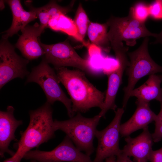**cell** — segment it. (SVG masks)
Instances as JSON below:
<instances>
[{"instance_id":"obj_1","label":"cell","mask_w":162,"mask_h":162,"mask_svg":"<svg viewBox=\"0 0 162 162\" xmlns=\"http://www.w3.org/2000/svg\"><path fill=\"white\" fill-rule=\"evenodd\" d=\"M60 82L69 94L73 112L85 113L91 108L104 106L106 92L98 90L87 79L85 72L63 67L56 69Z\"/></svg>"},{"instance_id":"obj_2","label":"cell","mask_w":162,"mask_h":162,"mask_svg":"<svg viewBox=\"0 0 162 162\" xmlns=\"http://www.w3.org/2000/svg\"><path fill=\"white\" fill-rule=\"evenodd\" d=\"M51 105L46 102L38 109L29 111V123L26 130L20 132V139L15 144L16 153L24 157L27 152L55 136Z\"/></svg>"},{"instance_id":"obj_3","label":"cell","mask_w":162,"mask_h":162,"mask_svg":"<svg viewBox=\"0 0 162 162\" xmlns=\"http://www.w3.org/2000/svg\"><path fill=\"white\" fill-rule=\"evenodd\" d=\"M101 118L99 114L91 118H86L78 112L67 120H54V129L55 131L60 130L64 132L78 149L90 156L94 152L93 140Z\"/></svg>"},{"instance_id":"obj_4","label":"cell","mask_w":162,"mask_h":162,"mask_svg":"<svg viewBox=\"0 0 162 162\" xmlns=\"http://www.w3.org/2000/svg\"><path fill=\"white\" fill-rule=\"evenodd\" d=\"M106 22L110 28L108 36L113 50L124 47L123 41L127 46H133L138 39L149 36L156 38L157 34L150 32L145 22L136 19L130 10L127 16L120 17L112 15Z\"/></svg>"},{"instance_id":"obj_5","label":"cell","mask_w":162,"mask_h":162,"mask_svg":"<svg viewBox=\"0 0 162 162\" xmlns=\"http://www.w3.org/2000/svg\"><path fill=\"white\" fill-rule=\"evenodd\" d=\"M149 40L148 37L144 38L139 47L133 51L128 52L130 61L126 69L128 83L123 88L124 95L122 107L124 109L130 97L131 92L140 79L147 75L162 73V66L156 63L149 54L148 49Z\"/></svg>"},{"instance_id":"obj_6","label":"cell","mask_w":162,"mask_h":162,"mask_svg":"<svg viewBox=\"0 0 162 162\" xmlns=\"http://www.w3.org/2000/svg\"><path fill=\"white\" fill-rule=\"evenodd\" d=\"M44 58L39 65L34 67L27 76L26 83L35 82L41 87L46 96L47 103L53 104L56 101L62 102L65 106L70 118L75 113L72 109L71 100L63 92L54 69Z\"/></svg>"},{"instance_id":"obj_7","label":"cell","mask_w":162,"mask_h":162,"mask_svg":"<svg viewBox=\"0 0 162 162\" xmlns=\"http://www.w3.org/2000/svg\"><path fill=\"white\" fill-rule=\"evenodd\" d=\"M39 43L44 52V58L52 64L55 69L66 67H71L85 72L92 73V65L88 59L81 57L70 44L68 40L58 43L46 44Z\"/></svg>"},{"instance_id":"obj_8","label":"cell","mask_w":162,"mask_h":162,"mask_svg":"<svg viewBox=\"0 0 162 162\" xmlns=\"http://www.w3.org/2000/svg\"><path fill=\"white\" fill-rule=\"evenodd\" d=\"M15 46L8 39L2 38L0 43V88L13 79H23L29 74L27 69L29 60L18 55Z\"/></svg>"},{"instance_id":"obj_9","label":"cell","mask_w":162,"mask_h":162,"mask_svg":"<svg viewBox=\"0 0 162 162\" xmlns=\"http://www.w3.org/2000/svg\"><path fill=\"white\" fill-rule=\"evenodd\" d=\"M73 143L66 135L62 142L52 151L30 150L26 153L23 158L38 162H94Z\"/></svg>"},{"instance_id":"obj_10","label":"cell","mask_w":162,"mask_h":162,"mask_svg":"<svg viewBox=\"0 0 162 162\" xmlns=\"http://www.w3.org/2000/svg\"><path fill=\"white\" fill-rule=\"evenodd\" d=\"M124 112L123 108H118L110 124L101 130H97L95 136L98 140V145L94 162H103L107 158L117 156L122 153L119 142L121 121Z\"/></svg>"},{"instance_id":"obj_11","label":"cell","mask_w":162,"mask_h":162,"mask_svg":"<svg viewBox=\"0 0 162 162\" xmlns=\"http://www.w3.org/2000/svg\"><path fill=\"white\" fill-rule=\"evenodd\" d=\"M126 144L122 150V153L132 157L135 162H147L153 150V141L148 126L143 129L142 132L138 136L133 138L129 136L125 139Z\"/></svg>"},{"instance_id":"obj_12","label":"cell","mask_w":162,"mask_h":162,"mask_svg":"<svg viewBox=\"0 0 162 162\" xmlns=\"http://www.w3.org/2000/svg\"><path fill=\"white\" fill-rule=\"evenodd\" d=\"M39 26L37 23L26 26L21 30L22 34L15 45L29 61L36 59L45 54L39 41L38 38L41 34Z\"/></svg>"},{"instance_id":"obj_13","label":"cell","mask_w":162,"mask_h":162,"mask_svg":"<svg viewBox=\"0 0 162 162\" xmlns=\"http://www.w3.org/2000/svg\"><path fill=\"white\" fill-rule=\"evenodd\" d=\"M14 109L8 106L6 111H0V156L4 158V154L7 153L11 156L15 154L9 149L10 142L16 141L15 132L16 128L22 124L21 120H16L14 113Z\"/></svg>"},{"instance_id":"obj_14","label":"cell","mask_w":162,"mask_h":162,"mask_svg":"<svg viewBox=\"0 0 162 162\" xmlns=\"http://www.w3.org/2000/svg\"><path fill=\"white\" fill-rule=\"evenodd\" d=\"M117 68L107 75V88L106 92L103 109L99 114L104 117L110 110L115 111L117 108L115 100L119 88L122 83V77L124 70L128 66V60H116Z\"/></svg>"},{"instance_id":"obj_15","label":"cell","mask_w":162,"mask_h":162,"mask_svg":"<svg viewBox=\"0 0 162 162\" xmlns=\"http://www.w3.org/2000/svg\"><path fill=\"white\" fill-rule=\"evenodd\" d=\"M135 103L136 108L134 114L128 121L120 125L122 136L126 137L138 130L143 129L154 121L156 115L150 109L149 103L137 100Z\"/></svg>"},{"instance_id":"obj_16","label":"cell","mask_w":162,"mask_h":162,"mask_svg":"<svg viewBox=\"0 0 162 162\" xmlns=\"http://www.w3.org/2000/svg\"><path fill=\"white\" fill-rule=\"evenodd\" d=\"M162 82L160 75H150L143 84L132 91L130 97H135L137 98L136 100L146 103L153 100L161 102L162 88L160 84Z\"/></svg>"},{"instance_id":"obj_17","label":"cell","mask_w":162,"mask_h":162,"mask_svg":"<svg viewBox=\"0 0 162 162\" xmlns=\"http://www.w3.org/2000/svg\"><path fill=\"white\" fill-rule=\"evenodd\" d=\"M108 27L106 22L99 23L90 22L87 31L88 37L92 44L107 52H109L111 48L108 36Z\"/></svg>"},{"instance_id":"obj_18","label":"cell","mask_w":162,"mask_h":162,"mask_svg":"<svg viewBox=\"0 0 162 162\" xmlns=\"http://www.w3.org/2000/svg\"><path fill=\"white\" fill-rule=\"evenodd\" d=\"M48 27L54 31L64 33L85 44L78 34L73 20L66 14H60L52 18L49 21Z\"/></svg>"},{"instance_id":"obj_19","label":"cell","mask_w":162,"mask_h":162,"mask_svg":"<svg viewBox=\"0 0 162 162\" xmlns=\"http://www.w3.org/2000/svg\"><path fill=\"white\" fill-rule=\"evenodd\" d=\"M4 2L9 6L11 10L13 20L10 28L2 33V38L8 39L21 30V15L24 10L19 0H8Z\"/></svg>"},{"instance_id":"obj_20","label":"cell","mask_w":162,"mask_h":162,"mask_svg":"<svg viewBox=\"0 0 162 162\" xmlns=\"http://www.w3.org/2000/svg\"><path fill=\"white\" fill-rule=\"evenodd\" d=\"M73 21L80 37L84 42L85 45L86 46L88 43L85 42L84 38L87 33L90 21L86 13L80 3L79 4Z\"/></svg>"},{"instance_id":"obj_21","label":"cell","mask_w":162,"mask_h":162,"mask_svg":"<svg viewBox=\"0 0 162 162\" xmlns=\"http://www.w3.org/2000/svg\"><path fill=\"white\" fill-rule=\"evenodd\" d=\"M134 17L138 20L145 22L149 16V5L142 2H138L129 9Z\"/></svg>"},{"instance_id":"obj_22","label":"cell","mask_w":162,"mask_h":162,"mask_svg":"<svg viewBox=\"0 0 162 162\" xmlns=\"http://www.w3.org/2000/svg\"><path fill=\"white\" fill-rule=\"evenodd\" d=\"M29 4L31 7L36 12L38 18L39 20L40 24L39 29L42 34L45 28L48 27V23L51 19L50 16L44 6L36 8L30 5V3Z\"/></svg>"},{"instance_id":"obj_23","label":"cell","mask_w":162,"mask_h":162,"mask_svg":"<svg viewBox=\"0 0 162 162\" xmlns=\"http://www.w3.org/2000/svg\"><path fill=\"white\" fill-rule=\"evenodd\" d=\"M160 108L158 114L156 115L154 121L155 129L154 133L152 134L153 142H157L162 139V102L160 103Z\"/></svg>"},{"instance_id":"obj_24","label":"cell","mask_w":162,"mask_h":162,"mask_svg":"<svg viewBox=\"0 0 162 162\" xmlns=\"http://www.w3.org/2000/svg\"><path fill=\"white\" fill-rule=\"evenodd\" d=\"M149 16L156 20H162V0H156L149 5Z\"/></svg>"},{"instance_id":"obj_25","label":"cell","mask_w":162,"mask_h":162,"mask_svg":"<svg viewBox=\"0 0 162 162\" xmlns=\"http://www.w3.org/2000/svg\"><path fill=\"white\" fill-rule=\"evenodd\" d=\"M149 161L151 162H162V147L158 150L152 151Z\"/></svg>"},{"instance_id":"obj_26","label":"cell","mask_w":162,"mask_h":162,"mask_svg":"<svg viewBox=\"0 0 162 162\" xmlns=\"http://www.w3.org/2000/svg\"><path fill=\"white\" fill-rule=\"evenodd\" d=\"M116 162H135L132 160L130 157L124 154L122 152L117 156Z\"/></svg>"},{"instance_id":"obj_27","label":"cell","mask_w":162,"mask_h":162,"mask_svg":"<svg viewBox=\"0 0 162 162\" xmlns=\"http://www.w3.org/2000/svg\"><path fill=\"white\" fill-rule=\"evenodd\" d=\"M23 156L15 153L14 156L11 157L7 158L2 162H21Z\"/></svg>"},{"instance_id":"obj_28","label":"cell","mask_w":162,"mask_h":162,"mask_svg":"<svg viewBox=\"0 0 162 162\" xmlns=\"http://www.w3.org/2000/svg\"><path fill=\"white\" fill-rule=\"evenodd\" d=\"M155 38H156L155 40L150 44H160L162 45V29L159 33L157 34V36Z\"/></svg>"},{"instance_id":"obj_29","label":"cell","mask_w":162,"mask_h":162,"mask_svg":"<svg viewBox=\"0 0 162 162\" xmlns=\"http://www.w3.org/2000/svg\"><path fill=\"white\" fill-rule=\"evenodd\" d=\"M103 162H116V156H112L107 158L105 161Z\"/></svg>"},{"instance_id":"obj_30","label":"cell","mask_w":162,"mask_h":162,"mask_svg":"<svg viewBox=\"0 0 162 162\" xmlns=\"http://www.w3.org/2000/svg\"><path fill=\"white\" fill-rule=\"evenodd\" d=\"M4 1L3 0H0V10H2L4 9L5 7L4 4Z\"/></svg>"},{"instance_id":"obj_31","label":"cell","mask_w":162,"mask_h":162,"mask_svg":"<svg viewBox=\"0 0 162 162\" xmlns=\"http://www.w3.org/2000/svg\"><path fill=\"white\" fill-rule=\"evenodd\" d=\"M30 162H38L34 160H31Z\"/></svg>"},{"instance_id":"obj_32","label":"cell","mask_w":162,"mask_h":162,"mask_svg":"<svg viewBox=\"0 0 162 162\" xmlns=\"http://www.w3.org/2000/svg\"><path fill=\"white\" fill-rule=\"evenodd\" d=\"M160 76L161 77V79H162V74L161 75H160Z\"/></svg>"}]
</instances>
